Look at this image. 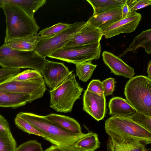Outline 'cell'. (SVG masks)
<instances>
[{
	"instance_id": "obj_31",
	"label": "cell",
	"mask_w": 151,
	"mask_h": 151,
	"mask_svg": "<svg viewBox=\"0 0 151 151\" xmlns=\"http://www.w3.org/2000/svg\"><path fill=\"white\" fill-rule=\"evenodd\" d=\"M15 151H43L41 144L35 140H30L17 147Z\"/></svg>"
},
{
	"instance_id": "obj_39",
	"label": "cell",
	"mask_w": 151,
	"mask_h": 151,
	"mask_svg": "<svg viewBox=\"0 0 151 151\" xmlns=\"http://www.w3.org/2000/svg\"><path fill=\"white\" fill-rule=\"evenodd\" d=\"M147 72L148 74V77L151 79V61L150 60L147 65Z\"/></svg>"
},
{
	"instance_id": "obj_20",
	"label": "cell",
	"mask_w": 151,
	"mask_h": 151,
	"mask_svg": "<svg viewBox=\"0 0 151 151\" xmlns=\"http://www.w3.org/2000/svg\"><path fill=\"white\" fill-rule=\"evenodd\" d=\"M143 48L148 54L151 53V29H148L142 31L140 34L136 36L133 41L129 45L128 48L125 49L120 54L119 57L124 55L127 52L132 51L133 53L136 52V50L139 48Z\"/></svg>"
},
{
	"instance_id": "obj_18",
	"label": "cell",
	"mask_w": 151,
	"mask_h": 151,
	"mask_svg": "<svg viewBox=\"0 0 151 151\" xmlns=\"http://www.w3.org/2000/svg\"><path fill=\"white\" fill-rule=\"evenodd\" d=\"M31 102L29 94L0 90V107L16 108Z\"/></svg>"
},
{
	"instance_id": "obj_3",
	"label": "cell",
	"mask_w": 151,
	"mask_h": 151,
	"mask_svg": "<svg viewBox=\"0 0 151 151\" xmlns=\"http://www.w3.org/2000/svg\"><path fill=\"white\" fill-rule=\"evenodd\" d=\"M124 93L127 101L136 111L151 116V79L138 75L127 82Z\"/></svg>"
},
{
	"instance_id": "obj_33",
	"label": "cell",
	"mask_w": 151,
	"mask_h": 151,
	"mask_svg": "<svg viewBox=\"0 0 151 151\" xmlns=\"http://www.w3.org/2000/svg\"><path fill=\"white\" fill-rule=\"evenodd\" d=\"M127 2L131 12L136 11L151 4V0H127Z\"/></svg>"
},
{
	"instance_id": "obj_22",
	"label": "cell",
	"mask_w": 151,
	"mask_h": 151,
	"mask_svg": "<svg viewBox=\"0 0 151 151\" xmlns=\"http://www.w3.org/2000/svg\"><path fill=\"white\" fill-rule=\"evenodd\" d=\"M39 41L37 34L14 39L4 45L17 50L31 51L34 50L35 49Z\"/></svg>"
},
{
	"instance_id": "obj_6",
	"label": "cell",
	"mask_w": 151,
	"mask_h": 151,
	"mask_svg": "<svg viewBox=\"0 0 151 151\" xmlns=\"http://www.w3.org/2000/svg\"><path fill=\"white\" fill-rule=\"evenodd\" d=\"M46 60L34 50H17L4 44L0 47V66L3 68H29L41 73Z\"/></svg>"
},
{
	"instance_id": "obj_21",
	"label": "cell",
	"mask_w": 151,
	"mask_h": 151,
	"mask_svg": "<svg viewBox=\"0 0 151 151\" xmlns=\"http://www.w3.org/2000/svg\"><path fill=\"white\" fill-rule=\"evenodd\" d=\"M46 2V0H0V7L7 4H14L22 9L30 17L34 18L35 13Z\"/></svg>"
},
{
	"instance_id": "obj_27",
	"label": "cell",
	"mask_w": 151,
	"mask_h": 151,
	"mask_svg": "<svg viewBox=\"0 0 151 151\" xmlns=\"http://www.w3.org/2000/svg\"><path fill=\"white\" fill-rule=\"evenodd\" d=\"M70 25L60 22L41 30L37 35L44 37H52L67 29Z\"/></svg>"
},
{
	"instance_id": "obj_32",
	"label": "cell",
	"mask_w": 151,
	"mask_h": 151,
	"mask_svg": "<svg viewBox=\"0 0 151 151\" xmlns=\"http://www.w3.org/2000/svg\"><path fill=\"white\" fill-rule=\"evenodd\" d=\"M20 68H0V83L13 77L20 73Z\"/></svg>"
},
{
	"instance_id": "obj_23",
	"label": "cell",
	"mask_w": 151,
	"mask_h": 151,
	"mask_svg": "<svg viewBox=\"0 0 151 151\" xmlns=\"http://www.w3.org/2000/svg\"><path fill=\"white\" fill-rule=\"evenodd\" d=\"M92 6L93 14H98L122 7L127 0H86Z\"/></svg>"
},
{
	"instance_id": "obj_24",
	"label": "cell",
	"mask_w": 151,
	"mask_h": 151,
	"mask_svg": "<svg viewBox=\"0 0 151 151\" xmlns=\"http://www.w3.org/2000/svg\"><path fill=\"white\" fill-rule=\"evenodd\" d=\"M100 144L98 134L91 132L79 140L76 146L80 151H95L100 147Z\"/></svg>"
},
{
	"instance_id": "obj_10",
	"label": "cell",
	"mask_w": 151,
	"mask_h": 151,
	"mask_svg": "<svg viewBox=\"0 0 151 151\" xmlns=\"http://www.w3.org/2000/svg\"><path fill=\"white\" fill-rule=\"evenodd\" d=\"M63 63L47 60L41 73L50 91L54 90L72 72Z\"/></svg>"
},
{
	"instance_id": "obj_15",
	"label": "cell",
	"mask_w": 151,
	"mask_h": 151,
	"mask_svg": "<svg viewBox=\"0 0 151 151\" xmlns=\"http://www.w3.org/2000/svg\"><path fill=\"white\" fill-rule=\"evenodd\" d=\"M146 145L140 141L133 138L109 136L106 144L107 151H150Z\"/></svg>"
},
{
	"instance_id": "obj_17",
	"label": "cell",
	"mask_w": 151,
	"mask_h": 151,
	"mask_svg": "<svg viewBox=\"0 0 151 151\" xmlns=\"http://www.w3.org/2000/svg\"><path fill=\"white\" fill-rule=\"evenodd\" d=\"M45 117L54 124L68 132L73 134H79L82 132L80 124L73 118L52 113Z\"/></svg>"
},
{
	"instance_id": "obj_8",
	"label": "cell",
	"mask_w": 151,
	"mask_h": 151,
	"mask_svg": "<svg viewBox=\"0 0 151 151\" xmlns=\"http://www.w3.org/2000/svg\"><path fill=\"white\" fill-rule=\"evenodd\" d=\"M86 23V22L82 21L70 24L67 29L52 37H44L37 35L39 41L34 50L43 57H48L55 51L64 47Z\"/></svg>"
},
{
	"instance_id": "obj_29",
	"label": "cell",
	"mask_w": 151,
	"mask_h": 151,
	"mask_svg": "<svg viewBox=\"0 0 151 151\" xmlns=\"http://www.w3.org/2000/svg\"><path fill=\"white\" fill-rule=\"evenodd\" d=\"M130 116L134 122L151 132V116L136 111Z\"/></svg>"
},
{
	"instance_id": "obj_11",
	"label": "cell",
	"mask_w": 151,
	"mask_h": 151,
	"mask_svg": "<svg viewBox=\"0 0 151 151\" xmlns=\"http://www.w3.org/2000/svg\"><path fill=\"white\" fill-rule=\"evenodd\" d=\"M83 110L97 121L102 120L107 112L105 96H101L88 91L83 96Z\"/></svg>"
},
{
	"instance_id": "obj_7",
	"label": "cell",
	"mask_w": 151,
	"mask_h": 151,
	"mask_svg": "<svg viewBox=\"0 0 151 151\" xmlns=\"http://www.w3.org/2000/svg\"><path fill=\"white\" fill-rule=\"evenodd\" d=\"M101 52V45L98 42L86 45L63 47L48 57L76 64L99 59Z\"/></svg>"
},
{
	"instance_id": "obj_25",
	"label": "cell",
	"mask_w": 151,
	"mask_h": 151,
	"mask_svg": "<svg viewBox=\"0 0 151 151\" xmlns=\"http://www.w3.org/2000/svg\"><path fill=\"white\" fill-rule=\"evenodd\" d=\"M92 61L76 64V75L79 79L86 82L91 77L93 73L97 67L92 64Z\"/></svg>"
},
{
	"instance_id": "obj_12",
	"label": "cell",
	"mask_w": 151,
	"mask_h": 151,
	"mask_svg": "<svg viewBox=\"0 0 151 151\" xmlns=\"http://www.w3.org/2000/svg\"><path fill=\"white\" fill-rule=\"evenodd\" d=\"M142 18L140 13L135 11H132L127 17L121 19L104 30L103 36L108 39L120 34L131 33L137 28Z\"/></svg>"
},
{
	"instance_id": "obj_14",
	"label": "cell",
	"mask_w": 151,
	"mask_h": 151,
	"mask_svg": "<svg viewBox=\"0 0 151 151\" xmlns=\"http://www.w3.org/2000/svg\"><path fill=\"white\" fill-rule=\"evenodd\" d=\"M102 55L104 63L110 69L111 73L129 79L134 76V68L127 64L119 57L106 51H104Z\"/></svg>"
},
{
	"instance_id": "obj_26",
	"label": "cell",
	"mask_w": 151,
	"mask_h": 151,
	"mask_svg": "<svg viewBox=\"0 0 151 151\" xmlns=\"http://www.w3.org/2000/svg\"><path fill=\"white\" fill-rule=\"evenodd\" d=\"M17 143L12 133L0 131V151H15Z\"/></svg>"
},
{
	"instance_id": "obj_35",
	"label": "cell",
	"mask_w": 151,
	"mask_h": 151,
	"mask_svg": "<svg viewBox=\"0 0 151 151\" xmlns=\"http://www.w3.org/2000/svg\"><path fill=\"white\" fill-rule=\"evenodd\" d=\"M102 83L104 95H111L115 90L116 83L115 79L112 78H107L103 81Z\"/></svg>"
},
{
	"instance_id": "obj_9",
	"label": "cell",
	"mask_w": 151,
	"mask_h": 151,
	"mask_svg": "<svg viewBox=\"0 0 151 151\" xmlns=\"http://www.w3.org/2000/svg\"><path fill=\"white\" fill-rule=\"evenodd\" d=\"M43 77L24 81H15L8 79L0 83V90L30 95L31 101L42 97L46 87Z\"/></svg>"
},
{
	"instance_id": "obj_19",
	"label": "cell",
	"mask_w": 151,
	"mask_h": 151,
	"mask_svg": "<svg viewBox=\"0 0 151 151\" xmlns=\"http://www.w3.org/2000/svg\"><path fill=\"white\" fill-rule=\"evenodd\" d=\"M109 115L111 116H129L136 111L127 100L121 97L112 98L109 101Z\"/></svg>"
},
{
	"instance_id": "obj_38",
	"label": "cell",
	"mask_w": 151,
	"mask_h": 151,
	"mask_svg": "<svg viewBox=\"0 0 151 151\" xmlns=\"http://www.w3.org/2000/svg\"><path fill=\"white\" fill-rule=\"evenodd\" d=\"M44 151H67L60 147L55 145H51L50 147L47 148Z\"/></svg>"
},
{
	"instance_id": "obj_16",
	"label": "cell",
	"mask_w": 151,
	"mask_h": 151,
	"mask_svg": "<svg viewBox=\"0 0 151 151\" xmlns=\"http://www.w3.org/2000/svg\"><path fill=\"white\" fill-rule=\"evenodd\" d=\"M122 7L106 12L93 15L87 22L102 32L108 27L122 19Z\"/></svg>"
},
{
	"instance_id": "obj_36",
	"label": "cell",
	"mask_w": 151,
	"mask_h": 151,
	"mask_svg": "<svg viewBox=\"0 0 151 151\" xmlns=\"http://www.w3.org/2000/svg\"><path fill=\"white\" fill-rule=\"evenodd\" d=\"M0 131L7 133H11L7 120L0 114Z\"/></svg>"
},
{
	"instance_id": "obj_4",
	"label": "cell",
	"mask_w": 151,
	"mask_h": 151,
	"mask_svg": "<svg viewBox=\"0 0 151 151\" xmlns=\"http://www.w3.org/2000/svg\"><path fill=\"white\" fill-rule=\"evenodd\" d=\"M83 88L71 73L54 90L50 91V106L58 112H70L75 101L80 99Z\"/></svg>"
},
{
	"instance_id": "obj_34",
	"label": "cell",
	"mask_w": 151,
	"mask_h": 151,
	"mask_svg": "<svg viewBox=\"0 0 151 151\" xmlns=\"http://www.w3.org/2000/svg\"><path fill=\"white\" fill-rule=\"evenodd\" d=\"M86 90L101 96H105L102 82L99 80H92L88 84Z\"/></svg>"
},
{
	"instance_id": "obj_28",
	"label": "cell",
	"mask_w": 151,
	"mask_h": 151,
	"mask_svg": "<svg viewBox=\"0 0 151 151\" xmlns=\"http://www.w3.org/2000/svg\"><path fill=\"white\" fill-rule=\"evenodd\" d=\"M15 123L19 129L30 134H33L44 138V135L33 126L22 118L17 115Z\"/></svg>"
},
{
	"instance_id": "obj_2",
	"label": "cell",
	"mask_w": 151,
	"mask_h": 151,
	"mask_svg": "<svg viewBox=\"0 0 151 151\" xmlns=\"http://www.w3.org/2000/svg\"><path fill=\"white\" fill-rule=\"evenodd\" d=\"M6 29L4 44L15 38L37 35L40 29L34 18L27 14L19 7L11 4L4 5Z\"/></svg>"
},
{
	"instance_id": "obj_30",
	"label": "cell",
	"mask_w": 151,
	"mask_h": 151,
	"mask_svg": "<svg viewBox=\"0 0 151 151\" xmlns=\"http://www.w3.org/2000/svg\"><path fill=\"white\" fill-rule=\"evenodd\" d=\"M43 77L41 73L35 70L28 69L25 70L15 76L10 78L15 81H24L39 77Z\"/></svg>"
},
{
	"instance_id": "obj_1",
	"label": "cell",
	"mask_w": 151,
	"mask_h": 151,
	"mask_svg": "<svg viewBox=\"0 0 151 151\" xmlns=\"http://www.w3.org/2000/svg\"><path fill=\"white\" fill-rule=\"evenodd\" d=\"M31 124L44 136V139L67 151H80L76 144L87 133L73 134L54 124L45 116L34 114L20 112L17 115Z\"/></svg>"
},
{
	"instance_id": "obj_37",
	"label": "cell",
	"mask_w": 151,
	"mask_h": 151,
	"mask_svg": "<svg viewBox=\"0 0 151 151\" xmlns=\"http://www.w3.org/2000/svg\"><path fill=\"white\" fill-rule=\"evenodd\" d=\"M127 1L122 7V19H124L126 18L129 16L132 12L129 9Z\"/></svg>"
},
{
	"instance_id": "obj_5",
	"label": "cell",
	"mask_w": 151,
	"mask_h": 151,
	"mask_svg": "<svg viewBox=\"0 0 151 151\" xmlns=\"http://www.w3.org/2000/svg\"><path fill=\"white\" fill-rule=\"evenodd\" d=\"M104 128L111 137L133 138L146 145L151 143V132L133 121L130 116H111L106 121Z\"/></svg>"
},
{
	"instance_id": "obj_13",
	"label": "cell",
	"mask_w": 151,
	"mask_h": 151,
	"mask_svg": "<svg viewBox=\"0 0 151 151\" xmlns=\"http://www.w3.org/2000/svg\"><path fill=\"white\" fill-rule=\"evenodd\" d=\"M103 36L102 32L90 23H86L75 34L64 47L86 45L100 42Z\"/></svg>"
}]
</instances>
